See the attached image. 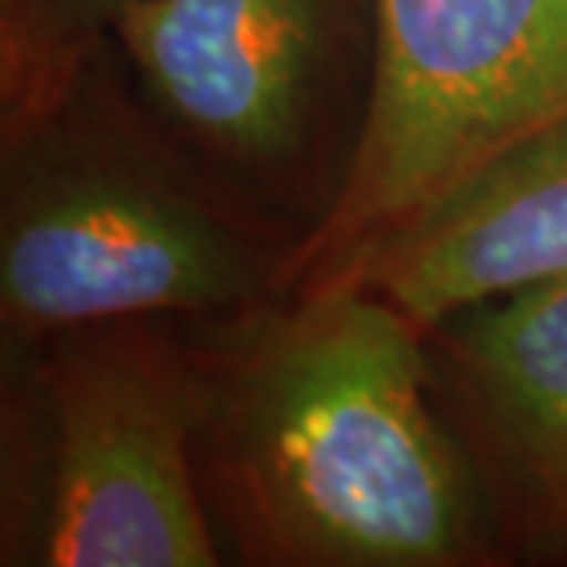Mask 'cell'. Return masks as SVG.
Instances as JSON below:
<instances>
[{"label":"cell","mask_w":567,"mask_h":567,"mask_svg":"<svg viewBox=\"0 0 567 567\" xmlns=\"http://www.w3.org/2000/svg\"><path fill=\"white\" fill-rule=\"evenodd\" d=\"M133 4L141 0H0V122L60 100Z\"/></svg>","instance_id":"obj_8"},{"label":"cell","mask_w":567,"mask_h":567,"mask_svg":"<svg viewBox=\"0 0 567 567\" xmlns=\"http://www.w3.org/2000/svg\"><path fill=\"white\" fill-rule=\"evenodd\" d=\"M196 468L225 560L505 564L431 380L424 324L369 284L188 321Z\"/></svg>","instance_id":"obj_1"},{"label":"cell","mask_w":567,"mask_h":567,"mask_svg":"<svg viewBox=\"0 0 567 567\" xmlns=\"http://www.w3.org/2000/svg\"><path fill=\"white\" fill-rule=\"evenodd\" d=\"M147 130L214 196L299 247L354 158L377 0H141L107 33Z\"/></svg>","instance_id":"obj_4"},{"label":"cell","mask_w":567,"mask_h":567,"mask_svg":"<svg viewBox=\"0 0 567 567\" xmlns=\"http://www.w3.org/2000/svg\"><path fill=\"white\" fill-rule=\"evenodd\" d=\"M567 274V115L530 133L402 229L354 284L421 324Z\"/></svg>","instance_id":"obj_7"},{"label":"cell","mask_w":567,"mask_h":567,"mask_svg":"<svg viewBox=\"0 0 567 567\" xmlns=\"http://www.w3.org/2000/svg\"><path fill=\"white\" fill-rule=\"evenodd\" d=\"M505 564H567V274L424 324Z\"/></svg>","instance_id":"obj_6"},{"label":"cell","mask_w":567,"mask_h":567,"mask_svg":"<svg viewBox=\"0 0 567 567\" xmlns=\"http://www.w3.org/2000/svg\"><path fill=\"white\" fill-rule=\"evenodd\" d=\"M564 115L567 0H377L361 137L284 295L354 284L446 192Z\"/></svg>","instance_id":"obj_5"},{"label":"cell","mask_w":567,"mask_h":567,"mask_svg":"<svg viewBox=\"0 0 567 567\" xmlns=\"http://www.w3.org/2000/svg\"><path fill=\"white\" fill-rule=\"evenodd\" d=\"M295 244L147 130L104 41L60 100L4 122L0 328L218 321L284 295Z\"/></svg>","instance_id":"obj_2"},{"label":"cell","mask_w":567,"mask_h":567,"mask_svg":"<svg viewBox=\"0 0 567 567\" xmlns=\"http://www.w3.org/2000/svg\"><path fill=\"white\" fill-rule=\"evenodd\" d=\"M0 388V564H229L196 468L188 321L4 336Z\"/></svg>","instance_id":"obj_3"}]
</instances>
